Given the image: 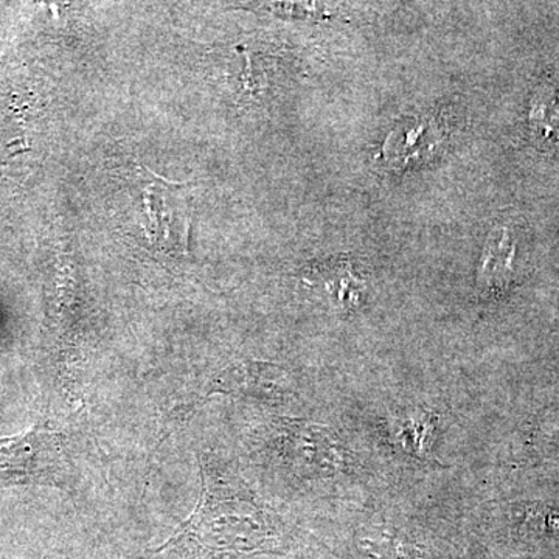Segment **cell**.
<instances>
[{"label":"cell","instance_id":"6da1fadb","mask_svg":"<svg viewBox=\"0 0 559 559\" xmlns=\"http://www.w3.org/2000/svg\"><path fill=\"white\" fill-rule=\"evenodd\" d=\"M200 465L197 509L150 554H170L176 559H223L271 549L277 536L245 485L216 468L210 459H201Z\"/></svg>","mask_w":559,"mask_h":559},{"label":"cell","instance_id":"7a4b0ae2","mask_svg":"<svg viewBox=\"0 0 559 559\" xmlns=\"http://www.w3.org/2000/svg\"><path fill=\"white\" fill-rule=\"evenodd\" d=\"M69 477L68 440L58 430L35 428L0 439V489L20 485L62 487Z\"/></svg>","mask_w":559,"mask_h":559},{"label":"cell","instance_id":"3957f363","mask_svg":"<svg viewBox=\"0 0 559 559\" xmlns=\"http://www.w3.org/2000/svg\"><path fill=\"white\" fill-rule=\"evenodd\" d=\"M272 429L280 459L299 476L330 477L347 466L340 441L325 426L282 418Z\"/></svg>","mask_w":559,"mask_h":559},{"label":"cell","instance_id":"277c9868","mask_svg":"<svg viewBox=\"0 0 559 559\" xmlns=\"http://www.w3.org/2000/svg\"><path fill=\"white\" fill-rule=\"evenodd\" d=\"M293 392V380L283 367L261 360L230 364L209 380L202 389L201 401L212 395L237 396L259 401H278Z\"/></svg>","mask_w":559,"mask_h":559},{"label":"cell","instance_id":"5b68a950","mask_svg":"<svg viewBox=\"0 0 559 559\" xmlns=\"http://www.w3.org/2000/svg\"><path fill=\"white\" fill-rule=\"evenodd\" d=\"M516 245L507 227L489 234L479 266V285L485 293L507 289L513 278Z\"/></svg>","mask_w":559,"mask_h":559},{"label":"cell","instance_id":"8992f818","mask_svg":"<svg viewBox=\"0 0 559 559\" xmlns=\"http://www.w3.org/2000/svg\"><path fill=\"white\" fill-rule=\"evenodd\" d=\"M430 119L432 117H419L403 124L400 130L396 128L384 145V154H388L389 159L403 160L407 164L412 159H417L418 154H425L428 146L430 148L440 139L436 120Z\"/></svg>","mask_w":559,"mask_h":559},{"label":"cell","instance_id":"52a82bcc","mask_svg":"<svg viewBox=\"0 0 559 559\" xmlns=\"http://www.w3.org/2000/svg\"><path fill=\"white\" fill-rule=\"evenodd\" d=\"M532 123L546 138L558 134L559 130V80L546 84L532 109Z\"/></svg>","mask_w":559,"mask_h":559},{"label":"cell","instance_id":"ba28073f","mask_svg":"<svg viewBox=\"0 0 559 559\" xmlns=\"http://www.w3.org/2000/svg\"><path fill=\"white\" fill-rule=\"evenodd\" d=\"M325 286L330 296L341 307L348 308L349 305L358 304L360 294V282L353 275L349 266H336L325 275Z\"/></svg>","mask_w":559,"mask_h":559}]
</instances>
